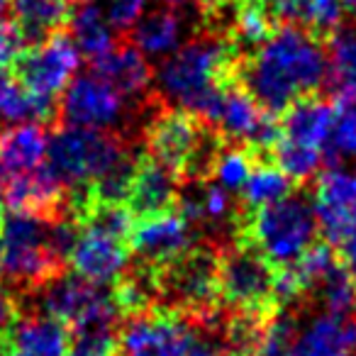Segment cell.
<instances>
[{
	"mask_svg": "<svg viewBox=\"0 0 356 356\" xmlns=\"http://www.w3.org/2000/svg\"><path fill=\"white\" fill-rule=\"evenodd\" d=\"M129 261V244L95 227H81L69 264L76 276L95 286L118 283Z\"/></svg>",
	"mask_w": 356,
	"mask_h": 356,
	"instance_id": "cell-13",
	"label": "cell"
},
{
	"mask_svg": "<svg viewBox=\"0 0 356 356\" xmlns=\"http://www.w3.org/2000/svg\"><path fill=\"white\" fill-rule=\"evenodd\" d=\"M298 322L286 307L276 310L266 320L261 332V339L257 344L254 356H296Z\"/></svg>",
	"mask_w": 356,
	"mask_h": 356,
	"instance_id": "cell-30",
	"label": "cell"
},
{
	"mask_svg": "<svg viewBox=\"0 0 356 356\" xmlns=\"http://www.w3.org/2000/svg\"><path fill=\"white\" fill-rule=\"evenodd\" d=\"M159 296L171 302L173 312L205 320L218 312L220 257L210 247H193L156 273Z\"/></svg>",
	"mask_w": 356,
	"mask_h": 356,
	"instance_id": "cell-6",
	"label": "cell"
},
{
	"mask_svg": "<svg viewBox=\"0 0 356 356\" xmlns=\"http://www.w3.org/2000/svg\"><path fill=\"white\" fill-rule=\"evenodd\" d=\"M108 22L113 30L127 32L142 20V13L147 8V0H108Z\"/></svg>",
	"mask_w": 356,
	"mask_h": 356,
	"instance_id": "cell-34",
	"label": "cell"
},
{
	"mask_svg": "<svg viewBox=\"0 0 356 356\" xmlns=\"http://www.w3.org/2000/svg\"><path fill=\"white\" fill-rule=\"evenodd\" d=\"M6 205V176H3V171H0V208Z\"/></svg>",
	"mask_w": 356,
	"mask_h": 356,
	"instance_id": "cell-40",
	"label": "cell"
},
{
	"mask_svg": "<svg viewBox=\"0 0 356 356\" xmlns=\"http://www.w3.org/2000/svg\"><path fill=\"white\" fill-rule=\"evenodd\" d=\"M49 134L37 122H25L0 132V171L6 178L22 176L42 166Z\"/></svg>",
	"mask_w": 356,
	"mask_h": 356,
	"instance_id": "cell-18",
	"label": "cell"
},
{
	"mask_svg": "<svg viewBox=\"0 0 356 356\" xmlns=\"http://www.w3.org/2000/svg\"><path fill=\"white\" fill-rule=\"evenodd\" d=\"M54 98L27 90L10 69L0 66V124H40L54 118Z\"/></svg>",
	"mask_w": 356,
	"mask_h": 356,
	"instance_id": "cell-23",
	"label": "cell"
},
{
	"mask_svg": "<svg viewBox=\"0 0 356 356\" xmlns=\"http://www.w3.org/2000/svg\"><path fill=\"white\" fill-rule=\"evenodd\" d=\"M161 3L166 8H171V10H178V8H184L186 3H188V0H161Z\"/></svg>",
	"mask_w": 356,
	"mask_h": 356,
	"instance_id": "cell-39",
	"label": "cell"
},
{
	"mask_svg": "<svg viewBox=\"0 0 356 356\" xmlns=\"http://www.w3.org/2000/svg\"><path fill=\"white\" fill-rule=\"evenodd\" d=\"M79 54L81 51L71 35L59 30L32 49H27V54L15 64V76L32 93L56 98L74 81L81 61Z\"/></svg>",
	"mask_w": 356,
	"mask_h": 356,
	"instance_id": "cell-10",
	"label": "cell"
},
{
	"mask_svg": "<svg viewBox=\"0 0 356 356\" xmlns=\"http://www.w3.org/2000/svg\"><path fill=\"white\" fill-rule=\"evenodd\" d=\"M239 59L242 49L229 37L218 32L200 37L176 49L159 66V90L181 110H188L203 120L213 108L222 83L237 79Z\"/></svg>",
	"mask_w": 356,
	"mask_h": 356,
	"instance_id": "cell-2",
	"label": "cell"
},
{
	"mask_svg": "<svg viewBox=\"0 0 356 356\" xmlns=\"http://www.w3.org/2000/svg\"><path fill=\"white\" fill-rule=\"evenodd\" d=\"M341 15H344V0H302L298 25L317 37H330L341 25Z\"/></svg>",
	"mask_w": 356,
	"mask_h": 356,
	"instance_id": "cell-32",
	"label": "cell"
},
{
	"mask_svg": "<svg viewBox=\"0 0 356 356\" xmlns=\"http://www.w3.org/2000/svg\"><path fill=\"white\" fill-rule=\"evenodd\" d=\"M193 222L178 210L142 218L129 234V249L152 268H163L195 247Z\"/></svg>",
	"mask_w": 356,
	"mask_h": 356,
	"instance_id": "cell-12",
	"label": "cell"
},
{
	"mask_svg": "<svg viewBox=\"0 0 356 356\" xmlns=\"http://www.w3.org/2000/svg\"><path fill=\"white\" fill-rule=\"evenodd\" d=\"M181 181L173 168L166 163L156 161L147 154V156L137 159V168H134L132 188L127 195V208L132 210L134 218H152V215H161L176 208V200L181 195Z\"/></svg>",
	"mask_w": 356,
	"mask_h": 356,
	"instance_id": "cell-15",
	"label": "cell"
},
{
	"mask_svg": "<svg viewBox=\"0 0 356 356\" xmlns=\"http://www.w3.org/2000/svg\"><path fill=\"white\" fill-rule=\"evenodd\" d=\"M317 227L320 222L310 200L291 193L264 208L247 210L244 218L239 215L237 232L281 268L296 264L315 244Z\"/></svg>",
	"mask_w": 356,
	"mask_h": 356,
	"instance_id": "cell-3",
	"label": "cell"
},
{
	"mask_svg": "<svg viewBox=\"0 0 356 356\" xmlns=\"http://www.w3.org/2000/svg\"><path fill=\"white\" fill-rule=\"evenodd\" d=\"M325 76L327 49H322V37L296 25H281L237 64V81L276 118L298 100L315 95Z\"/></svg>",
	"mask_w": 356,
	"mask_h": 356,
	"instance_id": "cell-1",
	"label": "cell"
},
{
	"mask_svg": "<svg viewBox=\"0 0 356 356\" xmlns=\"http://www.w3.org/2000/svg\"><path fill=\"white\" fill-rule=\"evenodd\" d=\"M225 354H227V351L222 349L218 337H215L213 332H200V325H198V334L191 341L186 356H225Z\"/></svg>",
	"mask_w": 356,
	"mask_h": 356,
	"instance_id": "cell-37",
	"label": "cell"
},
{
	"mask_svg": "<svg viewBox=\"0 0 356 356\" xmlns=\"http://www.w3.org/2000/svg\"><path fill=\"white\" fill-rule=\"evenodd\" d=\"M273 283L276 266L244 239L220 257V300L237 307V312L273 315L278 310Z\"/></svg>",
	"mask_w": 356,
	"mask_h": 356,
	"instance_id": "cell-7",
	"label": "cell"
},
{
	"mask_svg": "<svg viewBox=\"0 0 356 356\" xmlns=\"http://www.w3.org/2000/svg\"><path fill=\"white\" fill-rule=\"evenodd\" d=\"M307 293H312L327 312H349L356 302V283L341 261H337Z\"/></svg>",
	"mask_w": 356,
	"mask_h": 356,
	"instance_id": "cell-29",
	"label": "cell"
},
{
	"mask_svg": "<svg viewBox=\"0 0 356 356\" xmlns=\"http://www.w3.org/2000/svg\"><path fill=\"white\" fill-rule=\"evenodd\" d=\"M354 307H356V302H354Z\"/></svg>",
	"mask_w": 356,
	"mask_h": 356,
	"instance_id": "cell-46",
	"label": "cell"
},
{
	"mask_svg": "<svg viewBox=\"0 0 356 356\" xmlns=\"http://www.w3.org/2000/svg\"><path fill=\"white\" fill-rule=\"evenodd\" d=\"M356 351V320L346 312L317 315L298 332L296 356H351Z\"/></svg>",
	"mask_w": 356,
	"mask_h": 356,
	"instance_id": "cell-17",
	"label": "cell"
},
{
	"mask_svg": "<svg viewBox=\"0 0 356 356\" xmlns=\"http://www.w3.org/2000/svg\"><path fill=\"white\" fill-rule=\"evenodd\" d=\"M20 322V302L10 291L0 288V341H8Z\"/></svg>",
	"mask_w": 356,
	"mask_h": 356,
	"instance_id": "cell-35",
	"label": "cell"
},
{
	"mask_svg": "<svg viewBox=\"0 0 356 356\" xmlns=\"http://www.w3.org/2000/svg\"><path fill=\"white\" fill-rule=\"evenodd\" d=\"M8 6H10V0H0V13L6 10V8H8Z\"/></svg>",
	"mask_w": 356,
	"mask_h": 356,
	"instance_id": "cell-44",
	"label": "cell"
},
{
	"mask_svg": "<svg viewBox=\"0 0 356 356\" xmlns=\"http://www.w3.org/2000/svg\"><path fill=\"white\" fill-rule=\"evenodd\" d=\"M93 71L103 76L108 83H113L124 98L142 95L152 83V69L134 44L113 47L103 59L93 61Z\"/></svg>",
	"mask_w": 356,
	"mask_h": 356,
	"instance_id": "cell-21",
	"label": "cell"
},
{
	"mask_svg": "<svg viewBox=\"0 0 356 356\" xmlns=\"http://www.w3.org/2000/svg\"><path fill=\"white\" fill-rule=\"evenodd\" d=\"M332 249L339 254L341 266L349 271V276L354 278V283H356V225L351 229H346L339 237V242L332 244Z\"/></svg>",
	"mask_w": 356,
	"mask_h": 356,
	"instance_id": "cell-36",
	"label": "cell"
},
{
	"mask_svg": "<svg viewBox=\"0 0 356 356\" xmlns=\"http://www.w3.org/2000/svg\"><path fill=\"white\" fill-rule=\"evenodd\" d=\"M312 208L330 247L337 244L341 234L356 225V173L337 166L327 168L317 178Z\"/></svg>",
	"mask_w": 356,
	"mask_h": 356,
	"instance_id": "cell-14",
	"label": "cell"
},
{
	"mask_svg": "<svg viewBox=\"0 0 356 356\" xmlns=\"http://www.w3.org/2000/svg\"><path fill=\"white\" fill-rule=\"evenodd\" d=\"M69 32L79 51H83L90 61H98L115 47L113 30L98 0H71Z\"/></svg>",
	"mask_w": 356,
	"mask_h": 356,
	"instance_id": "cell-22",
	"label": "cell"
},
{
	"mask_svg": "<svg viewBox=\"0 0 356 356\" xmlns=\"http://www.w3.org/2000/svg\"><path fill=\"white\" fill-rule=\"evenodd\" d=\"M198 334V320L173 310L132 315L118 337V356H186Z\"/></svg>",
	"mask_w": 356,
	"mask_h": 356,
	"instance_id": "cell-9",
	"label": "cell"
},
{
	"mask_svg": "<svg viewBox=\"0 0 356 356\" xmlns=\"http://www.w3.org/2000/svg\"><path fill=\"white\" fill-rule=\"evenodd\" d=\"M10 356H30V354H25V351H17V349H10Z\"/></svg>",
	"mask_w": 356,
	"mask_h": 356,
	"instance_id": "cell-43",
	"label": "cell"
},
{
	"mask_svg": "<svg viewBox=\"0 0 356 356\" xmlns=\"http://www.w3.org/2000/svg\"><path fill=\"white\" fill-rule=\"evenodd\" d=\"M47 156H49L47 166L56 173L66 188L86 191L132 154L122 144V139L105 129L66 124L49 137Z\"/></svg>",
	"mask_w": 356,
	"mask_h": 356,
	"instance_id": "cell-4",
	"label": "cell"
},
{
	"mask_svg": "<svg viewBox=\"0 0 356 356\" xmlns=\"http://www.w3.org/2000/svg\"><path fill=\"white\" fill-rule=\"evenodd\" d=\"M6 205L17 213L59 218L69 210L66 186L49 166H40L22 176L6 178Z\"/></svg>",
	"mask_w": 356,
	"mask_h": 356,
	"instance_id": "cell-16",
	"label": "cell"
},
{
	"mask_svg": "<svg viewBox=\"0 0 356 356\" xmlns=\"http://www.w3.org/2000/svg\"><path fill=\"white\" fill-rule=\"evenodd\" d=\"M234 3H237V0H195V6H198L208 17L215 15V13H220L222 8L234 6Z\"/></svg>",
	"mask_w": 356,
	"mask_h": 356,
	"instance_id": "cell-38",
	"label": "cell"
},
{
	"mask_svg": "<svg viewBox=\"0 0 356 356\" xmlns=\"http://www.w3.org/2000/svg\"><path fill=\"white\" fill-rule=\"evenodd\" d=\"M10 6L32 47L59 32L71 13V0H10Z\"/></svg>",
	"mask_w": 356,
	"mask_h": 356,
	"instance_id": "cell-25",
	"label": "cell"
},
{
	"mask_svg": "<svg viewBox=\"0 0 356 356\" xmlns=\"http://www.w3.org/2000/svg\"><path fill=\"white\" fill-rule=\"evenodd\" d=\"M225 356H247V354H237V351H227Z\"/></svg>",
	"mask_w": 356,
	"mask_h": 356,
	"instance_id": "cell-45",
	"label": "cell"
},
{
	"mask_svg": "<svg viewBox=\"0 0 356 356\" xmlns=\"http://www.w3.org/2000/svg\"><path fill=\"white\" fill-rule=\"evenodd\" d=\"M344 8H349V10H356V0H344Z\"/></svg>",
	"mask_w": 356,
	"mask_h": 356,
	"instance_id": "cell-42",
	"label": "cell"
},
{
	"mask_svg": "<svg viewBox=\"0 0 356 356\" xmlns=\"http://www.w3.org/2000/svg\"><path fill=\"white\" fill-rule=\"evenodd\" d=\"M51 218L10 210L0 220V273L20 288H42L64 264L49 247Z\"/></svg>",
	"mask_w": 356,
	"mask_h": 356,
	"instance_id": "cell-5",
	"label": "cell"
},
{
	"mask_svg": "<svg viewBox=\"0 0 356 356\" xmlns=\"http://www.w3.org/2000/svg\"><path fill=\"white\" fill-rule=\"evenodd\" d=\"M257 156L249 152L247 147H229L222 149V154L218 156L213 176L218 178V184L225 186L227 191H242L247 184L249 173H252Z\"/></svg>",
	"mask_w": 356,
	"mask_h": 356,
	"instance_id": "cell-31",
	"label": "cell"
},
{
	"mask_svg": "<svg viewBox=\"0 0 356 356\" xmlns=\"http://www.w3.org/2000/svg\"><path fill=\"white\" fill-rule=\"evenodd\" d=\"M124 115V95L113 83L93 74H83L66 86L61 118L71 127L108 129Z\"/></svg>",
	"mask_w": 356,
	"mask_h": 356,
	"instance_id": "cell-11",
	"label": "cell"
},
{
	"mask_svg": "<svg viewBox=\"0 0 356 356\" xmlns=\"http://www.w3.org/2000/svg\"><path fill=\"white\" fill-rule=\"evenodd\" d=\"M325 86L337 105L356 108V30L337 27L327 37Z\"/></svg>",
	"mask_w": 356,
	"mask_h": 356,
	"instance_id": "cell-19",
	"label": "cell"
},
{
	"mask_svg": "<svg viewBox=\"0 0 356 356\" xmlns=\"http://www.w3.org/2000/svg\"><path fill=\"white\" fill-rule=\"evenodd\" d=\"M346 159H356V108L334 103L330 134L325 142V161L337 166Z\"/></svg>",
	"mask_w": 356,
	"mask_h": 356,
	"instance_id": "cell-28",
	"label": "cell"
},
{
	"mask_svg": "<svg viewBox=\"0 0 356 356\" xmlns=\"http://www.w3.org/2000/svg\"><path fill=\"white\" fill-rule=\"evenodd\" d=\"M293 193V181L268 159H259L242 188V203L247 210L264 208L268 203L286 198Z\"/></svg>",
	"mask_w": 356,
	"mask_h": 356,
	"instance_id": "cell-27",
	"label": "cell"
},
{
	"mask_svg": "<svg viewBox=\"0 0 356 356\" xmlns=\"http://www.w3.org/2000/svg\"><path fill=\"white\" fill-rule=\"evenodd\" d=\"M0 356H10V344L8 341H0Z\"/></svg>",
	"mask_w": 356,
	"mask_h": 356,
	"instance_id": "cell-41",
	"label": "cell"
},
{
	"mask_svg": "<svg viewBox=\"0 0 356 356\" xmlns=\"http://www.w3.org/2000/svg\"><path fill=\"white\" fill-rule=\"evenodd\" d=\"M27 49H32V44L20 22L0 17V66H15L27 54Z\"/></svg>",
	"mask_w": 356,
	"mask_h": 356,
	"instance_id": "cell-33",
	"label": "cell"
},
{
	"mask_svg": "<svg viewBox=\"0 0 356 356\" xmlns=\"http://www.w3.org/2000/svg\"><path fill=\"white\" fill-rule=\"evenodd\" d=\"M354 356H356V351H354Z\"/></svg>",
	"mask_w": 356,
	"mask_h": 356,
	"instance_id": "cell-47",
	"label": "cell"
},
{
	"mask_svg": "<svg viewBox=\"0 0 356 356\" xmlns=\"http://www.w3.org/2000/svg\"><path fill=\"white\" fill-rule=\"evenodd\" d=\"M132 40L134 47L144 56L173 54L178 40H181V17L171 8H161V10L149 13L147 17H142L134 25Z\"/></svg>",
	"mask_w": 356,
	"mask_h": 356,
	"instance_id": "cell-26",
	"label": "cell"
},
{
	"mask_svg": "<svg viewBox=\"0 0 356 356\" xmlns=\"http://www.w3.org/2000/svg\"><path fill=\"white\" fill-rule=\"evenodd\" d=\"M10 341L13 349L30 356H69L71 332L54 317L37 315L17 322Z\"/></svg>",
	"mask_w": 356,
	"mask_h": 356,
	"instance_id": "cell-24",
	"label": "cell"
},
{
	"mask_svg": "<svg viewBox=\"0 0 356 356\" xmlns=\"http://www.w3.org/2000/svg\"><path fill=\"white\" fill-rule=\"evenodd\" d=\"M42 315H49L69 330L83 325H115L120 310L113 293L81 276L59 273L42 286L40 293Z\"/></svg>",
	"mask_w": 356,
	"mask_h": 356,
	"instance_id": "cell-8",
	"label": "cell"
},
{
	"mask_svg": "<svg viewBox=\"0 0 356 356\" xmlns=\"http://www.w3.org/2000/svg\"><path fill=\"white\" fill-rule=\"evenodd\" d=\"M332 124V108L320 98L310 95L293 103L281 115V137L298 147L315 149L325 156V142Z\"/></svg>",
	"mask_w": 356,
	"mask_h": 356,
	"instance_id": "cell-20",
	"label": "cell"
}]
</instances>
